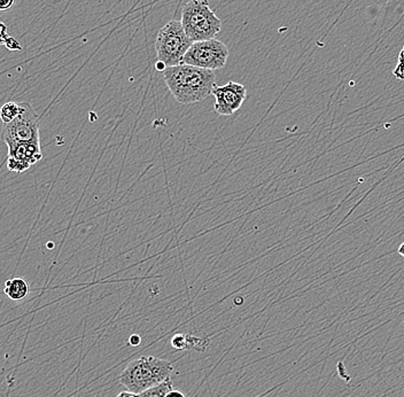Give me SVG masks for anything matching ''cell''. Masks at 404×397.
<instances>
[{"instance_id":"6da1fadb","label":"cell","mask_w":404,"mask_h":397,"mask_svg":"<svg viewBox=\"0 0 404 397\" xmlns=\"http://www.w3.org/2000/svg\"><path fill=\"white\" fill-rule=\"evenodd\" d=\"M163 79L176 101L182 105L205 101L212 96V88L216 84V75L212 70L186 63L167 67Z\"/></svg>"},{"instance_id":"7a4b0ae2","label":"cell","mask_w":404,"mask_h":397,"mask_svg":"<svg viewBox=\"0 0 404 397\" xmlns=\"http://www.w3.org/2000/svg\"><path fill=\"white\" fill-rule=\"evenodd\" d=\"M174 365L169 360L155 356H144L132 360L122 371L120 384L128 391L141 394L148 388L154 387L170 378Z\"/></svg>"},{"instance_id":"3957f363","label":"cell","mask_w":404,"mask_h":397,"mask_svg":"<svg viewBox=\"0 0 404 397\" xmlns=\"http://www.w3.org/2000/svg\"><path fill=\"white\" fill-rule=\"evenodd\" d=\"M181 23L193 43L214 39L222 29V21L210 8L208 0H191L186 3Z\"/></svg>"},{"instance_id":"277c9868","label":"cell","mask_w":404,"mask_h":397,"mask_svg":"<svg viewBox=\"0 0 404 397\" xmlns=\"http://www.w3.org/2000/svg\"><path fill=\"white\" fill-rule=\"evenodd\" d=\"M192 44L181 21H170L160 29L155 41L158 61L162 62L165 67L181 65Z\"/></svg>"},{"instance_id":"5b68a950","label":"cell","mask_w":404,"mask_h":397,"mask_svg":"<svg viewBox=\"0 0 404 397\" xmlns=\"http://www.w3.org/2000/svg\"><path fill=\"white\" fill-rule=\"evenodd\" d=\"M229 59V48L219 39L196 41L191 45L183 59V63L198 68L217 70L225 67Z\"/></svg>"},{"instance_id":"8992f818","label":"cell","mask_w":404,"mask_h":397,"mask_svg":"<svg viewBox=\"0 0 404 397\" xmlns=\"http://www.w3.org/2000/svg\"><path fill=\"white\" fill-rule=\"evenodd\" d=\"M20 103V113L10 123L3 124V139L6 144H22L39 139V120L29 103Z\"/></svg>"},{"instance_id":"52a82bcc","label":"cell","mask_w":404,"mask_h":397,"mask_svg":"<svg viewBox=\"0 0 404 397\" xmlns=\"http://www.w3.org/2000/svg\"><path fill=\"white\" fill-rule=\"evenodd\" d=\"M212 94L215 98L214 112L219 116H232L245 103L247 89L240 83L230 81L225 85L215 84Z\"/></svg>"},{"instance_id":"ba28073f","label":"cell","mask_w":404,"mask_h":397,"mask_svg":"<svg viewBox=\"0 0 404 397\" xmlns=\"http://www.w3.org/2000/svg\"><path fill=\"white\" fill-rule=\"evenodd\" d=\"M8 147L7 169L10 172H24L43 159L41 141L22 144H6Z\"/></svg>"},{"instance_id":"9c48e42d","label":"cell","mask_w":404,"mask_h":397,"mask_svg":"<svg viewBox=\"0 0 404 397\" xmlns=\"http://www.w3.org/2000/svg\"><path fill=\"white\" fill-rule=\"evenodd\" d=\"M3 293L12 301H22L30 293V286H29V283L23 278H13V279H8L5 283Z\"/></svg>"},{"instance_id":"30bf717a","label":"cell","mask_w":404,"mask_h":397,"mask_svg":"<svg viewBox=\"0 0 404 397\" xmlns=\"http://www.w3.org/2000/svg\"><path fill=\"white\" fill-rule=\"evenodd\" d=\"M172 389H174V384H172V379L168 378L161 384L141 391V394H138V397H165V395L168 394Z\"/></svg>"},{"instance_id":"8fae6325","label":"cell","mask_w":404,"mask_h":397,"mask_svg":"<svg viewBox=\"0 0 404 397\" xmlns=\"http://www.w3.org/2000/svg\"><path fill=\"white\" fill-rule=\"evenodd\" d=\"M20 113V103L8 101L0 108V120L3 124L10 123Z\"/></svg>"},{"instance_id":"7c38bea8","label":"cell","mask_w":404,"mask_h":397,"mask_svg":"<svg viewBox=\"0 0 404 397\" xmlns=\"http://www.w3.org/2000/svg\"><path fill=\"white\" fill-rule=\"evenodd\" d=\"M395 77L398 79V81H404V48L402 50L401 53H400V57H398V65H396V68H395L394 72Z\"/></svg>"},{"instance_id":"4fadbf2b","label":"cell","mask_w":404,"mask_h":397,"mask_svg":"<svg viewBox=\"0 0 404 397\" xmlns=\"http://www.w3.org/2000/svg\"><path fill=\"white\" fill-rule=\"evenodd\" d=\"M172 345L175 349L183 350L186 348L185 334H176L172 340Z\"/></svg>"},{"instance_id":"5bb4252c","label":"cell","mask_w":404,"mask_h":397,"mask_svg":"<svg viewBox=\"0 0 404 397\" xmlns=\"http://www.w3.org/2000/svg\"><path fill=\"white\" fill-rule=\"evenodd\" d=\"M10 36L7 34V27L0 21V45H6L7 41L10 39Z\"/></svg>"},{"instance_id":"9a60e30c","label":"cell","mask_w":404,"mask_h":397,"mask_svg":"<svg viewBox=\"0 0 404 397\" xmlns=\"http://www.w3.org/2000/svg\"><path fill=\"white\" fill-rule=\"evenodd\" d=\"M15 0H0V12H7L12 10Z\"/></svg>"},{"instance_id":"2e32d148","label":"cell","mask_w":404,"mask_h":397,"mask_svg":"<svg viewBox=\"0 0 404 397\" xmlns=\"http://www.w3.org/2000/svg\"><path fill=\"white\" fill-rule=\"evenodd\" d=\"M141 343V336H137V334H134V336H130V340H129V343H130L131 346H138L139 343Z\"/></svg>"},{"instance_id":"e0dca14e","label":"cell","mask_w":404,"mask_h":397,"mask_svg":"<svg viewBox=\"0 0 404 397\" xmlns=\"http://www.w3.org/2000/svg\"><path fill=\"white\" fill-rule=\"evenodd\" d=\"M165 397H186L185 395L183 394L182 391H175V389H172V391H169L168 394L165 395Z\"/></svg>"},{"instance_id":"ac0fdd59","label":"cell","mask_w":404,"mask_h":397,"mask_svg":"<svg viewBox=\"0 0 404 397\" xmlns=\"http://www.w3.org/2000/svg\"><path fill=\"white\" fill-rule=\"evenodd\" d=\"M117 397H138V394L131 393V391H121L120 394L117 395Z\"/></svg>"},{"instance_id":"d6986e66","label":"cell","mask_w":404,"mask_h":397,"mask_svg":"<svg viewBox=\"0 0 404 397\" xmlns=\"http://www.w3.org/2000/svg\"><path fill=\"white\" fill-rule=\"evenodd\" d=\"M155 68L158 69V70H160V72H165L167 67H165V65H163L162 62L158 61L156 62V65H155Z\"/></svg>"},{"instance_id":"ffe728a7","label":"cell","mask_w":404,"mask_h":397,"mask_svg":"<svg viewBox=\"0 0 404 397\" xmlns=\"http://www.w3.org/2000/svg\"><path fill=\"white\" fill-rule=\"evenodd\" d=\"M398 253L400 254L402 257H404V243H401V246L398 247Z\"/></svg>"}]
</instances>
